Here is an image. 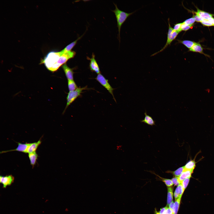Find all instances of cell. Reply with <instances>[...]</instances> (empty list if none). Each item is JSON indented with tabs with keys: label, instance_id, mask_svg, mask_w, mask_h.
Returning a JSON list of instances; mask_svg holds the SVG:
<instances>
[{
	"label": "cell",
	"instance_id": "cell-1",
	"mask_svg": "<svg viewBox=\"0 0 214 214\" xmlns=\"http://www.w3.org/2000/svg\"><path fill=\"white\" fill-rule=\"evenodd\" d=\"M95 81L92 76L75 78L62 90L60 96H66L72 105L78 108L82 107L86 94L90 85Z\"/></svg>",
	"mask_w": 214,
	"mask_h": 214
},
{
	"label": "cell",
	"instance_id": "cell-2",
	"mask_svg": "<svg viewBox=\"0 0 214 214\" xmlns=\"http://www.w3.org/2000/svg\"><path fill=\"white\" fill-rule=\"evenodd\" d=\"M170 5L173 10V13L171 15L167 16L171 20L174 28L178 48L177 55L179 62H180L181 58L180 50L182 38L191 27L203 18L205 15L196 19H190L180 14L177 12L174 6L171 4Z\"/></svg>",
	"mask_w": 214,
	"mask_h": 214
},
{
	"label": "cell",
	"instance_id": "cell-3",
	"mask_svg": "<svg viewBox=\"0 0 214 214\" xmlns=\"http://www.w3.org/2000/svg\"><path fill=\"white\" fill-rule=\"evenodd\" d=\"M134 133L131 132L129 129L123 131H117L111 136L104 137L100 145V157L94 170H96L103 159L115 147L121 143V141L124 139L125 135Z\"/></svg>",
	"mask_w": 214,
	"mask_h": 214
},
{
	"label": "cell",
	"instance_id": "cell-4",
	"mask_svg": "<svg viewBox=\"0 0 214 214\" xmlns=\"http://www.w3.org/2000/svg\"><path fill=\"white\" fill-rule=\"evenodd\" d=\"M143 119L161 135L168 143L172 151L174 154L170 140V136L172 133L169 132L166 128L162 123V120L150 110L147 111Z\"/></svg>",
	"mask_w": 214,
	"mask_h": 214
},
{
	"label": "cell",
	"instance_id": "cell-5",
	"mask_svg": "<svg viewBox=\"0 0 214 214\" xmlns=\"http://www.w3.org/2000/svg\"><path fill=\"white\" fill-rule=\"evenodd\" d=\"M113 81L112 77L106 76L94 81L90 85L82 103L83 107L92 98L97 95L103 89L111 85Z\"/></svg>",
	"mask_w": 214,
	"mask_h": 214
},
{
	"label": "cell",
	"instance_id": "cell-6",
	"mask_svg": "<svg viewBox=\"0 0 214 214\" xmlns=\"http://www.w3.org/2000/svg\"><path fill=\"white\" fill-rule=\"evenodd\" d=\"M133 88L135 91L134 99L136 105L138 107L143 108L146 111L150 110L149 102L142 88L141 82L139 81L137 87Z\"/></svg>",
	"mask_w": 214,
	"mask_h": 214
},
{
	"label": "cell",
	"instance_id": "cell-7",
	"mask_svg": "<svg viewBox=\"0 0 214 214\" xmlns=\"http://www.w3.org/2000/svg\"><path fill=\"white\" fill-rule=\"evenodd\" d=\"M93 101L102 120H110L109 104L103 100L98 95L94 97Z\"/></svg>",
	"mask_w": 214,
	"mask_h": 214
},
{
	"label": "cell",
	"instance_id": "cell-8",
	"mask_svg": "<svg viewBox=\"0 0 214 214\" xmlns=\"http://www.w3.org/2000/svg\"><path fill=\"white\" fill-rule=\"evenodd\" d=\"M131 44V42H130L128 47L122 54L117 56L112 61L100 68L95 74L92 76L95 81L106 76V75L115 65L116 62L121 58L126 53L130 46Z\"/></svg>",
	"mask_w": 214,
	"mask_h": 214
},
{
	"label": "cell",
	"instance_id": "cell-9",
	"mask_svg": "<svg viewBox=\"0 0 214 214\" xmlns=\"http://www.w3.org/2000/svg\"><path fill=\"white\" fill-rule=\"evenodd\" d=\"M102 130L104 137L111 136L117 131L110 120H102Z\"/></svg>",
	"mask_w": 214,
	"mask_h": 214
},
{
	"label": "cell",
	"instance_id": "cell-10",
	"mask_svg": "<svg viewBox=\"0 0 214 214\" xmlns=\"http://www.w3.org/2000/svg\"><path fill=\"white\" fill-rule=\"evenodd\" d=\"M61 207H60V209H59L56 213L51 214H62V212L61 210Z\"/></svg>",
	"mask_w": 214,
	"mask_h": 214
},
{
	"label": "cell",
	"instance_id": "cell-11",
	"mask_svg": "<svg viewBox=\"0 0 214 214\" xmlns=\"http://www.w3.org/2000/svg\"><path fill=\"white\" fill-rule=\"evenodd\" d=\"M210 182L214 184V180H213L211 181Z\"/></svg>",
	"mask_w": 214,
	"mask_h": 214
},
{
	"label": "cell",
	"instance_id": "cell-12",
	"mask_svg": "<svg viewBox=\"0 0 214 214\" xmlns=\"http://www.w3.org/2000/svg\"></svg>",
	"mask_w": 214,
	"mask_h": 214
}]
</instances>
